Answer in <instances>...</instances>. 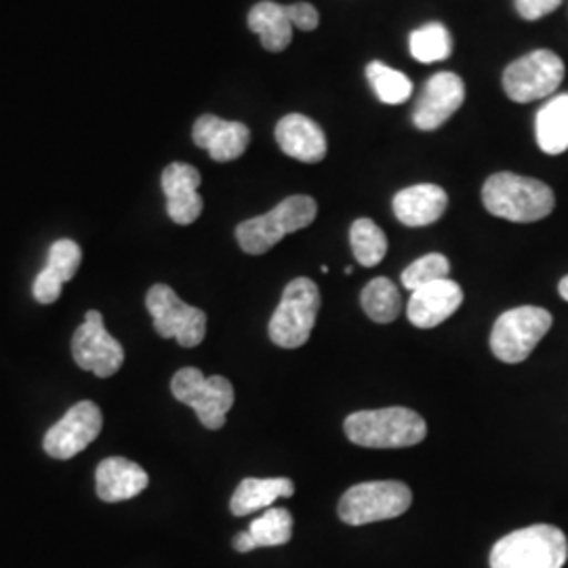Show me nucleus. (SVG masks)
<instances>
[{"mask_svg":"<svg viewBox=\"0 0 568 568\" xmlns=\"http://www.w3.org/2000/svg\"><path fill=\"white\" fill-rule=\"evenodd\" d=\"M349 443L366 448H406L427 436L424 417L406 406L352 413L344 424Z\"/></svg>","mask_w":568,"mask_h":568,"instance_id":"2","label":"nucleus"},{"mask_svg":"<svg viewBox=\"0 0 568 568\" xmlns=\"http://www.w3.org/2000/svg\"><path fill=\"white\" fill-rule=\"evenodd\" d=\"M171 392L180 403L194 408L206 429H222L225 415L234 406L232 384L222 375L204 377L203 371L194 366H185L175 373Z\"/></svg>","mask_w":568,"mask_h":568,"instance_id":"8","label":"nucleus"},{"mask_svg":"<svg viewBox=\"0 0 568 568\" xmlns=\"http://www.w3.org/2000/svg\"><path fill=\"white\" fill-rule=\"evenodd\" d=\"M98 497L105 504H121L133 499L148 487L150 478L140 464L124 457H108L95 471Z\"/></svg>","mask_w":568,"mask_h":568,"instance_id":"19","label":"nucleus"},{"mask_svg":"<svg viewBox=\"0 0 568 568\" xmlns=\"http://www.w3.org/2000/svg\"><path fill=\"white\" fill-rule=\"evenodd\" d=\"M361 304L366 312V316L373 323L387 325L394 323L403 310V300H400V291L396 288V284L389 278H373L366 284L361 295Z\"/></svg>","mask_w":568,"mask_h":568,"instance_id":"23","label":"nucleus"},{"mask_svg":"<svg viewBox=\"0 0 568 568\" xmlns=\"http://www.w3.org/2000/svg\"><path fill=\"white\" fill-rule=\"evenodd\" d=\"M349 244L356 262L365 267L382 264L386 257L387 239L384 230L371 220H356L349 227Z\"/></svg>","mask_w":568,"mask_h":568,"instance_id":"25","label":"nucleus"},{"mask_svg":"<svg viewBox=\"0 0 568 568\" xmlns=\"http://www.w3.org/2000/svg\"><path fill=\"white\" fill-rule=\"evenodd\" d=\"M447 204V192L440 185L417 183L400 190L392 201V209L400 224L424 227L438 222L445 215Z\"/></svg>","mask_w":568,"mask_h":568,"instance_id":"18","label":"nucleus"},{"mask_svg":"<svg viewBox=\"0 0 568 568\" xmlns=\"http://www.w3.org/2000/svg\"><path fill=\"white\" fill-rule=\"evenodd\" d=\"M366 79L371 82L379 102L389 103V105L405 103L413 93L410 79L403 72L389 68L384 61H371L366 65Z\"/></svg>","mask_w":568,"mask_h":568,"instance_id":"26","label":"nucleus"},{"mask_svg":"<svg viewBox=\"0 0 568 568\" xmlns=\"http://www.w3.org/2000/svg\"><path fill=\"white\" fill-rule=\"evenodd\" d=\"M321 310V291L310 278H295L284 286L283 300L267 326L270 339L284 349L307 344Z\"/></svg>","mask_w":568,"mask_h":568,"instance_id":"5","label":"nucleus"},{"mask_svg":"<svg viewBox=\"0 0 568 568\" xmlns=\"http://www.w3.org/2000/svg\"><path fill=\"white\" fill-rule=\"evenodd\" d=\"M248 28L260 37L265 51L281 53L293 41V23L288 20L286 7L264 0L257 2L248 13Z\"/></svg>","mask_w":568,"mask_h":568,"instance_id":"21","label":"nucleus"},{"mask_svg":"<svg viewBox=\"0 0 568 568\" xmlns=\"http://www.w3.org/2000/svg\"><path fill=\"white\" fill-rule=\"evenodd\" d=\"M276 142L286 156L300 163H323L326 135L323 126L304 114H286L276 124Z\"/></svg>","mask_w":568,"mask_h":568,"instance_id":"17","label":"nucleus"},{"mask_svg":"<svg viewBox=\"0 0 568 568\" xmlns=\"http://www.w3.org/2000/svg\"><path fill=\"white\" fill-rule=\"evenodd\" d=\"M408 47L415 60L422 63H434V61L447 60L453 53V39L443 23L432 21L410 34Z\"/></svg>","mask_w":568,"mask_h":568,"instance_id":"27","label":"nucleus"},{"mask_svg":"<svg viewBox=\"0 0 568 568\" xmlns=\"http://www.w3.org/2000/svg\"><path fill=\"white\" fill-rule=\"evenodd\" d=\"M551 314L537 305H520L504 312L490 333L493 354L508 365L527 361L530 352L548 335Z\"/></svg>","mask_w":568,"mask_h":568,"instance_id":"6","label":"nucleus"},{"mask_svg":"<svg viewBox=\"0 0 568 568\" xmlns=\"http://www.w3.org/2000/svg\"><path fill=\"white\" fill-rule=\"evenodd\" d=\"M295 485L288 478H244L232 495L230 509L234 516H248L270 508L281 497H293Z\"/></svg>","mask_w":568,"mask_h":568,"instance_id":"20","label":"nucleus"},{"mask_svg":"<svg viewBox=\"0 0 568 568\" xmlns=\"http://www.w3.org/2000/svg\"><path fill=\"white\" fill-rule=\"evenodd\" d=\"M72 356L82 371H91L98 377H112L121 371L124 363V349L121 342L114 339L103 325L102 312L89 310L74 337H72Z\"/></svg>","mask_w":568,"mask_h":568,"instance_id":"11","label":"nucleus"},{"mask_svg":"<svg viewBox=\"0 0 568 568\" xmlns=\"http://www.w3.org/2000/svg\"><path fill=\"white\" fill-rule=\"evenodd\" d=\"M102 427L100 406L91 400H82L44 434L42 448L53 459H72L100 436Z\"/></svg>","mask_w":568,"mask_h":568,"instance_id":"12","label":"nucleus"},{"mask_svg":"<svg viewBox=\"0 0 568 568\" xmlns=\"http://www.w3.org/2000/svg\"><path fill=\"white\" fill-rule=\"evenodd\" d=\"M537 143L546 154H562L568 150V93L549 100L535 121Z\"/></svg>","mask_w":568,"mask_h":568,"instance_id":"22","label":"nucleus"},{"mask_svg":"<svg viewBox=\"0 0 568 568\" xmlns=\"http://www.w3.org/2000/svg\"><path fill=\"white\" fill-rule=\"evenodd\" d=\"M286 13H288L291 23H293L295 28H300V30H305V32L316 30L318 23H321V16H318L316 7L310 4V2L288 4V7H286Z\"/></svg>","mask_w":568,"mask_h":568,"instance_id":"31","label":"nucleus"},{"mask_svg":"<svg viewBox=\"0 0 568 568\" xmlns=\"http://www.w3.org/2000/svg\"><path fill=\"white\" fill-rule=\"evenodd\" d=\"M201 173L187 163H171L163 171L166 213L180 225L194 224L203 213V196L199 194Z\"/></svg>","mask_w":568,"mask_h":568,"instance_id":"14","label":"nucleus"},{"mask_svg":"<svg viewBox=\"0 0 568 568\" xmlns=\"http://www.w3.org/2000/svg\"><path fill=\"white\" fill-rule=\"evenodd\" d=\"M558 293L562 295V300H567L568 302V276H565L560 284H558Z\"/></svg>","mask_w":568,"mask_h":568,"instance_id":"33","label":"nucleus"},{"mask_svg":"<svg viewBox=\"0 0 568 568\" xmlns=\"http://www.w3.org/2000/svg\"><path fill=\"white\" fill-rule=\"evenodd\" d=\"M413 504V493L405 483L379 480L363 483L345 490L339 501V518L349 527H365L403 516Z\"/></svg>","mask_w":568,"mask_h":568,"instance_id":"7","label":"nucleus"},{"mask_svg":"<svg viewBox=\"0 0 568 568\" xmlns=\"http://www.w3.org/2000/svg\"><path fill=\"white\" fill-rule=\"evenodd\" d=\"M562 0H516V11L523 20H541L556 11Z\"/></svg>","mask_w":568,"mask_h":568,"instance_id":"32","label":"nucleus"},{"mask_svg":"<svg viewBox=\"0 0 568 568\" xmlns=\"http://www.w3.org/2000/svg\"><path fill=\"white\" fill-rule=\"evenodd\" d=\"M448 272H450V264L447 257L440 253H429L406 267L403 272V284L406 288L415 291L426 284L445 281L448 278Z\"/></svg>","mask_w":568,"mask_h":568,"instance_id":"28","label":"nucleus"},{"mask_svg":"<svg viewBox=\"0 0 568 568\" xmlns=\"http://www.w3.org/2000/svg\"><path fill=\"white\" fill-rule=\"evenodd\" d=\"M567 535L551 525L514 530L490 549V568H562L567 565Z\"/></svg>","mask_w":568,"mask_h":568,"instance_id":"3","label":"nucleus"},{"mask_svg":"<svg viewBox=\"0 0 568 568\" xmlns=\"http://www.w3.org/2000/svg\"><path fill=\"white\" fill-rule=\"evenodd\" d=\"M192 138L215 163H230L243 156L251 142V131L244 122L224 121L220 116L204 114L194 122Z\"/></svg>","mask_w":568,"mask_h":568,"instance_id":"16","label":"nucleus"},{"mask_svg":"<svg viewBox=\"0 0 568 568\" xmlns=\"http://www.w3.org/2000/svg\"><path fill=\"white\" fill-rule=\"evenodd\" d=\"M466 84L453 74H434L424 87V93L413 112V122L419 131H436L464 105Z\"/></svg>","mask_w":568,"mask_h":568,"instance_id":"13","label":"nucleus"},{"mask_svg":"<svg viewBox=\"0 0 568 568\" xmlns=\"http://www.w3.org/2000/svg\"><path fill=\"white\" fill-rule=\"evenodd\" d=\"M246 532L255 549L284 546L293 537V516L288 509L267 508L248 525Z\"/></svg>","mask_w":568,"mask_h":568,"instance_id":"24","label":"nucleus"},{"mask_svg":"<svg viewBox=\"0 0 568 568\" xmlns=\"http://www.w3.org/2000/svg\"><path fill=\"white\" fill-rule=\"evenodd\" d=\"M61 286H63V283H61L60 278H58V276H53V274L44 267L41 274L37 276V281H34L32 295H34V300H37L39 304H55V302L60 300Z\"/></svg>","mask_w":568,"mask_h":568,"instance_id":"30","label":"nucleus"},{"mask_svg":"<svg viewBox=\"0 0 568 568\" xmlns=\"http://www.w3.org/2000/svg\"><path fill=\"white\" fill-rule=\"evenodd\" d=\"M82 262V251L74 241H58L51 244L49 248V257H47V270L58 276L61 283H68L74 278V274L79 272Z\"/></svg>","mask_w":568,"mask_h":568,"instance_id":"29","label":"nucleus"},{"mask_svg":"<svg viewBox=\"0 0 568 568\" xmlns=\"http://www.w3.org/2000/svg\"><path fill=\"white\" fill-rule=\"evenodd\" d=\"M483 203L495 217L514 224H532L548 217L556 206V196L548 183L504 171L485 182Z\"/></svg>","mask_w":568,"mask_h":568,"instance_id":"1","label":"nucleus"},{"mask_svg":"<svg viewBox=\"0 0 568 568\" xmlns=\"http://www.w3.org/2000/svg\"><path fill=\"white\" fill-rule=\"evenodd\" d=\"M318 204L312 196H288L270 213L246 220L236 227V241L244 253L264 255L283 241L286 234L304 230L316 220Z\"/></svg>","mask_w":568,"mask_h":568,"instance_id":"4","label":"nucleus"},{"mask_svg":"<svg viewBox=\"0 0 568 568\" xmlns=\"http://www.w3.org/2000/svg\"><path fill=\"white\" fill-rule=\"evenodd\" d=\"M462 304H464L462 286L450 278H445V281L415 288L406 304V316L417 328H434L450 318Z\"/></svg>","mask_w":568,"mask_h":568,"instance_id":"15","label":"nucleus"},{"mask_svg":"<svg viewBox=\"0 0 568 568\" xmlns=\"http://www.w3.org/2000/svg\"><path fill=\"white\" fill-rule=\"evenodd\" d=\"M145 307L152 314L154 328L163 339H178L182 347L203 344L206 314L194 305L183 304L166 284H154L145 295Z\"/></svg>","mask_w":568,"mask_h":568,"instance_id":"10","label":"nucleus"},{"mask_svg":"<svg viewBox=\"0 0 568 568\" xmlns=\"http://www.w3.org/2000/svg\"><path fill=\"white\" fill-rule=\"evenodd\" d=\"M565 79V61L549 49H537L511 61L504 72V91L511 102L546 100Z\"/></svg>","mask_w":568,"mask_h":568,"instance_id":"9","label":"nucleus"}]
</instances>
